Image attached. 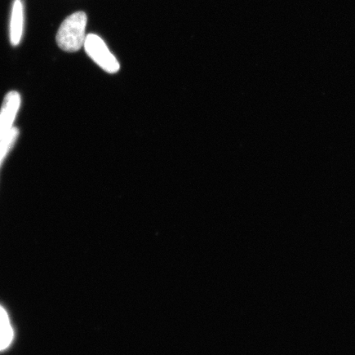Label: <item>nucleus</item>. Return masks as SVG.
Here are the masks:
<instances>
[{
  "label": "nucleus",
  "mask_w": 355,
  "mask_h": 355,
  "mask_svg": "<svg viewBox=\"0 0 355 355\" xmlns=\"http://www.w3.org/2000/svg\"><path fill=\"white\" fill-rule=\"evenodd\" d=\"M87 25V17L84 12H76L67 17L56 35L58 46L66 52L78 51L86 41Z\"/></svg>",
  "instance_id": "f257e3e1"
},
{
  "label": "nucleus",
  "mask_w": 355,
  "mask_h": 355,
  "mask_svg": "<svg viewBox=\"0 0 355 355\" xmlns=\"http://www.w3.org/2000/svg\"><path fill=\"white\" fill-rule=\"evenodd\" d=\"M83 47L88 56L105 72L115 73L121 69V65H119L116 58L109 50L107 44L99 35H87Z\"/></svg>",
  "instance_id": "f03ea898"
},
{
  "label": "nucleus",
  "mask_w": 355,
  "mask_h": 355,
  "mask_svg": "<svg viewBox=\"0 0 355 355\" xmlns=\"http://www.w3.org/2000/svg\"><path fill=\"white\" fill-rule=\"evenodd\" d=\"M21 105V96L19 92H10L4 98L0 110V140L6 137L13 128L17 113Z\"/></svg>",
  "instance_id": "7ed1b4c3"
},
{
  "label": "nucleus",
  "mask_w": 355,
  "mask_h": 355,
  "mask_svg": "<svg viewBox=\"0 0 355 355\" xmlns=\"http://www.w3.org/2000/svg\"><path fill=\"white\" fill-rule=\"evenodd\" d=\"M24 4L21 0H15L13 3L10 19V42L12 46H17L21 42L24 34Z\"/></svg>",
  "instance_id": "20e7f679"
},
{
  "label": "nucleus",
  "mask_w": 355,
  "mask_h": 355,
  "mask_svg": "<svg viewBox=\"0 0 355 355\" xmlns=\"http://www.w3.org/2000/svg\"><path fill=\"white\" fill-rule=\"evenodd\" d=\"M13 336L15 333H13L10 317L6 310L0 305V352L10 347Z\"/></svg>",
  "instance_id": "39448f33"
},
{
  "label": "nucleus",
  "mask_w": 355,
  "mask_h": 355,
  "mask_svg": "<svg viewBox=\"0 0 355 355\" xmlns=\"http://www.w3.org/2000/svg\"><path fill=\"white\" fill-rule=\"evenodd\" d=\"M19 135V132L17 128H13L6 137L0 140V166H2L4 159L15 146Z\"/></svg>",
  "instance_id": "423d86ee"
}]
</instances>
